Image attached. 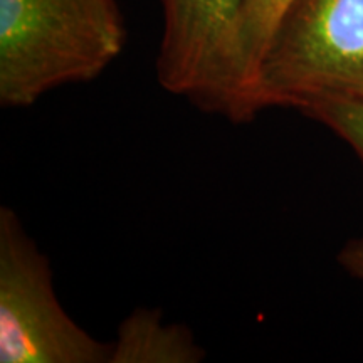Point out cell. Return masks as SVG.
I'll return each mask as SVG.
<instances>
[{
    "label": "cell",
    "mask_w": 363,
    "mask_h": 363,
    "mask_svg": "<svg viewBox=\"0 0 363 363\" xmlns=\"http://www.w3.org/2000/svg\"><path fill=\"white\" fill-rule=\"evenodd\" d=\"M126 44L116 0H0V104L29 108L99 78Z\"/></svg>",
    "instance_id": "6da1fadb"
},
{
    "label": "cell",
    "mask_w": 363,
    "mask_h": 363,
    "mask_svg": "<svg viewBox=\"0 0 363 363\" xmlns=\"http://www.w3.org/2000/svg\"><path fill=\"white\" fill-rule=\"evenodd\" d=\"M363 101V0H293L262 59L257 104Z\"/></svg>",
    "instance_id": "7a4b0ae2"
},
{
    "label": "cell",
    "mask_w": 363,
    "mask_h": 363,
    "mask_svg": "<svg viewBox=\"0 0 363 363\" xmlns=\"http://www.w3.org/2000/svg\"><path fill=\"white\" fill-rule=\"evenodd\" d=\"M56 296L48 256L11 207L0 208V363H110Z\"/></svg>",
    "instance_id": "3957f363"
},
{
    "label": "cell",
    "mask_w": 363,
    "mask_h": 363,
    "mask_svg": "<svg viewBox=\"0 0 363 363\" xmlns=\"http://www.w3.org/2000/svg\"><path fill=\"white\" fill-rule=\"evenodd\" d=\"M158 84L199 110L239 121L238 33L244 0H160Z\"/></svg>",
    "instance_id": "277c9868"
},
{
    "label": "cell",
    "mask_w": 363,
    "mask_h": 363,
    "mask_svg": "<svg viewBox=\"0 0 363 363\" xmlns=\"http://www.w3.org/2000/svg\"><path fill=\"white\" fill-rule=\"evenodd\" d=\"M206 350L192 330L165 323L162 313L136 308L118 326L110 363H199Z\"/></svg>",
    "instance_id": "5b68a950"
},
{
    "label": "cell",
    "mask_w": 363,
    "mask_h": 363,
    "mask_svg": "<svg viewBox=\"0 0 363 363\" xmlns=\"http://www.w3.org/2000/svg\"><path fill=\"white\" fill-rule=\"evenodd\" d=\"M291 4L293 0H244L238 33V123H247L261 113L257 104V79L262 59Z\"/></svg>",
    "instance_id": "8992f818"
},
{
    "label": "cell",
    "mask_w": 363,
    "mask_h": 363,
    "mask_svg": "<svg viewBox=\"0 0 363 363\" xmlns=\"http://www.w3.org/2000/svg\"><path fill=\"white\" fill-rule=\"evenodd\" d=\"M301 113L328 126L363 160V101L325 99L310 104Z\"/></svg>",
    "instance_id": "52a82bcc"
},
{
    "label": "cell",
    "mask_w": 363,
    "mask_h": 363,
    "mask_svg": "<svg viewBox=\"0 0 363 363\" xmlns=\"http://www.w3.org/2000/svg\"><path fill=\"white\" fill-rule=\"evenodd\" d=\"M338 261L348 274L363 281V238L350 240L340 252Z\"/></svg>",
    "instance_id": "ba28073f"
}]
</instances>
